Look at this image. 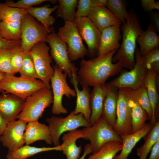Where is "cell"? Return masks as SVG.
Returning <instances> with one entry per match:
<instances>
[{
  "label": "cell",
  "mask_w": 159,
  "mask_h": 159,
  "mask_svg": "<svg viewBox=\"0 0 159 159\" xmlns=\"http://www.w3.org/2000/svg\"><path fill=\"white\" fill-rule=\"evenodd\" d=\"M117 50L88 60L82 58L77 72L79 83L82 86L93 87L104 84L110 77L118 74L123 67L120 62L114 63L112 62Z\"/></svg>",
  "instance_id": "6da1fadb"
},
{
  "label": "cell",
  "mask_w": 159,
  "mask_h": 159,
  "mask_svg": "<svg viewBox=\"0 0 159 159\" xmlns=\"http://www.w3.org/2000/svg\"><path fill=\"white\" fill-rule=\"evenodd\" d=\"M129 17L121 28L122 40L117 52L112 58L113 63L119 62L123 67L130 70L135 64V53L138 37L143 31L134 12L129 11Z\"/></svg>",
  "instance_id": "7a4b0ae2"
},
{
  "label": "cell",
  "mask_w": 159,
  "mask_h": 159,
  "mask_svg": "<svg viewBox=\"0 0 159 159\" xmlns=\"http://www.w3.org/2000/svg\"><path fill=\"white\" fill-rule=\"evenodd\" d=\"M46 87V85L39 79L9 74H6L0 82V90L3 93L13 94L24 100Z\"/></svg>",
  "instance_id": "3957f363"
},
{
  "label": "cell",
  "mask_w": 159,
  "mask_h": 159,
  "mask_svg": "<svg viewBox=\"0 0 159 159\" xmlns=\"http://www.w3.org/2000/svg\"><path fill=\"white\" fill-rule=\"evenodd\" d=\"M51 89L43 88L27 98L23 109L16 119L22 120L27 123L38 121L45 109L53 103V97Z\"/></svg>",
  "instance_id": "277c9868"
},
{
  "label": "cell",
  "mask_w": 159,
  "mask_h": 159,
  "mask_svg": "<svg viewBox=\"0 0 159 159\" xmlns=\"http://www.w3.org/2000/svg\"><path fill=\"white\" fill-rule=\"evenodd\" d=\"M21 46L24 52H29L39 42H46L48 35L54 31L53 27L46 28L28 13L21 20Z\"/></svg>",
  "instance_id": "5b68a950"
},
{
  "label": "cell",
  "mask_w": 159,
  "mask_h": 159,
  "mask_svg": "<svg viewBox=\"0 0 159 159\" xmlns=\"http://www.w3.org/2000/svg\"><path fill=\"white\" fill-rule=\"evenodd\" d=\"M84 139L89 140L92 153L106 143L116 141L122 143L120 136L106 121L102 115L91 126L82 129Z\"/></svg>",
  "instance_id": "8992f818"
},
{
  "label": "cell",
  "mask_w": 159,
  "mask_h": 159,
  "mask_svg": "<svg viewBox=\"0 0 159 159\" xmlns=\"http://www.w3.org/2000/svg\"><path fill=\"white\" fill-rule=\"evenodd\" d=\"M46 121L48 124L52 143L55 146L60 145V138L64 132L75 130L80 127L90 126L82 114H76L74 111L66 117L53 116L47 118Z\"/></svg>",
  "instance_id": "52a82bcc"
},
{
  "label": "cell",
  "mask_w": 159,
  "mask_h": 159,
  "mask_svg": "<svg viewBox=\"0 0 159 159\" xmlns=\"http://www.w3.org/2000/svg\"><path fill=\"white\" fill-rule=\"evenodd\" d=\"M135 54L134 67L130 71L122 70L118 77L107 83L108 85L118 89L125 88L133 90L144 85L147 70L143 65L139 49L136 48Z\"/></svg>",
  "instance_id": "ba28073f"
},
{
  "label": "cell",
  "mask_w": 159,
  "mask_h": 159,
  "mask_svg": "<svg viewBox=\"0 0 159 159\" xmlns=\"http://www.w3.org/2000/svg\"><path fill=\"white\" fill-rule=\"evenodd\" d=\"M54 73L50 81L53 97L52 113L53 114H66L68 111L62 104V98L64 95L68 98L76 96L74 90L72 89L68 85L66 78L67 74L56 64L53 65Z\"/></svg>",
  "instance_id": "9c48e42d"
},
{
  "label": "cell",
  "mask_w": 159,
  "mask_h": 159,
  "mask_svg": "<svg viewBox=\"0 0 159 159\" xmlns=\"http://www.w3.org/2000/svg\"><path fill=\"white\" fill-rule=\"evenodd\" d=\"M57 35L67 46L69 58L74 61L83 58L87 54V49L84 45L73 21H65L64 25L59 28Z\"/></svg>",
  "instance_id": "30bf717a"
},
{
  "label": "cell",
  "mask_w": 159,
  "mask_h": 159,
  "mask_svg": "<svg viewBox=\"0 0 159 159\" xmlns=\"http://www.w3.org/2000/svg\"><path fill=\"white\" fill-rule=\"evenodd\" d=\"M44 42H39L30 51L38 79L44 82L47 87L51 88L50 82L54 73L52 66V59L49 53L50 47Z\"/></svg>",
  "instance_id": "8fae6325"
},
{
  "label": "cell",
  "mask_w": 159,
  "mask_h": 159,
  "mask_svg": "<svg viewBox=\"0 0 159 159\" xmlns=\"http://www.w3.org/2000/svg\"><path fill=\"white\" fill-rule=\"evenodd\" d=\"M131 90L118 89L116 120L113 128L120 136L132 133L131 109L129 104Z\"/></svg>",
  "instance_id": "7c38bea8"
},
{
  "label": "cell",
  "mask_w": 159,
  "mask_h": 159,
  "mask_svg": "<svg viewBox=\"0 0 159 159\" xmlns=\"http://www.w3.org/2000/svg\"><path fill=\"white\" fill-rule=\"evenodd\" d=\"M46 42L50 46V56L56 65L71 78L72 71L75 66L69 58L67 44L60 39L54 31L48 35Z\"/></svg>",
  "instance_id": "4fadbf2b"
},
{
  "label": "cell",
  "mask_w": 159,
  "mask_h": 159,
  "mask_svg": "<svg viewBox=\"0 0 159 159\" xmlns=\"http://www.w3.org/2000/svg\"><path fill=\"white\" fill-rule=\"evenodd\" d=\"M74 22L87 45V54L91 57L97 56L101 32L87 17L75 18Z\"/></svg>",
  "instance_id": "5bb4252c"
},
{
  "label": "cell",
  "mask_w": 159,
  "mask_h": 159,
  "mask_svg": "<svg viewBox=\"0 0 159 159\" xmlns=\"http://www.w3.org/2000/svg\"><path fill=\"white\" fill-rule=\"evenodd\" d=\"M27 123L18 119L8 123L3 133L0 136V141L8 152L14 151L25 144L24 138Z\"/></svg>",
  "instance_id": "9a60e30c"
},
{
  "label": "cell",
  "mask_w": 159,
  "mask_h": 159,
  "mask_svg": "<svg viewBox=\"0 0 159 159\" xmlns=\"http://www.w3.org/2000/svg\"><path fill=\"white\" fill-rule=\"evenodd\" d=\"M78 69L75 67L72 71V76L70 80L73 85L77 97L76 106L74 112L75 114H83L85 119L89 123L91 114L90 105V90L89 87L82 86L80 90L78 87L79 82L77 78Z\"/></svg>",
  "instance_id": "2e32d148"
},
{
  "label": "cell",
  "mask_w": 159,
  "mask_h": 159,
  "mask_svg": "<svg viewBox=\"0 0 159 159\" xmlns=\"http://www.w3.org/2000/svg\"><path fill=\"white\" fill-rule=\"evenodd\" d=\"M25 100L11 94L0 95V115L7 124L16 120L23 109Z\"/></svg>",
  "instance_id": "e0dca14e"
},
{
  "label": "cell",
  "mask_w": 159,
  "mask_h": 159,
  "mask_svg": "<svg viewBox=\"0 0 159 159\" xmlns=\"http://www.w3.org/2000/svg\"><path fill=\"white\" fill-rule=\"evenodd\" d=\"M120 25L108 27L102 32L97 56L118 49L120 47L119 42L121 39Z\"/></svg>",
  "instance_id": "ac0fdd59"
},
{
  "label": "cell",
  "mask_w": 159,
  "mask_h": 159,
  "mask_svg": "<svg viewBox=\"0 0 159 159\" xmlns=\"http://www.w3.org/2000/svg\"><path fill=\"white\" fill-rule=\"evenodd\" d=\"M87 17L101 32L106 28L120 25L122 23L105 6L92 8Z\"/></svg>",
  "instance_id": "d6986e66"
},
{
  "label": "cell",
  "mask_w": 159,
  "mask_h": 159,
  "mask_svg": "<svg viewBox=\"0 0 159 159\" xmlns=\"http://www.w3.org/2000/svg\"><path fill=\"white\" fill-rule=\"evenodd\" d=\"M109 88V86L106 83L93 86L91 92L90 99L91 110L90 122V126L95 122L102 115L104 101Z\"/></svg>",
  "instance_id": "ffe728a7"
},
{
  "label": "cell",
  "mask_w": 159,
  "mask_h": 159,
  "mask_svg": "<svg viewBox=\"0 0 159 159\" xmlns=\"http://www.w3.org/2000/svg\"><path fill=\"white\" fill-rule=\"evenodd\" d=\"M158 78V74L150 69L147 70L144 82L152 110V116L150 122L153 125L157 121V112L159 101L157 86Z\"/></svg>",
  "instance_id": "44dd1931"
},
{
  "label": "cell",
  "mask_w": 159,
  "mask_h": 159,
  "mask_svg": "<svg viewBox=\"0 0 159 159\" xmlns=\"http://www.w3.org/2000/svg\"><path fill=\"white\" fill-rule=\"evenodd\" d=\"M24 138L26 145L39 140L45 141L47 144H52L48 126L38 121L27 123Z\"/></svg>",
  "instance_id": "7402d4cb"
},
{
  "label": "cell",
  "mask_w": 159,
  "mask_h": 159,
  "mask_svg": "<svg viewBox=\"0 0 159 159\" xmlns=\"http://www.w3.org/2000/svg\"><path fill=\"white\" fill-rule=\"evenodd\" d=\"M153 125L145 123L140 130L131 134L121 136L122 148L120 153L116 155L113 159H127L136 144L150 132Z\"/></svg>",
  "instance_id": "603a6c76"
},
{
  "label": "cell",
  "mask_w": 159,
  "mask_h": 159,
  "mask_svg": "<svg viewBox=\"0 0 159 159\" xmlns=\"http://www.w3.org/2000/svg\"><path fill=\"white\" fill-rule=\"evenodd\" d=\"M82 130L76 129L63 135L62 138V151L66 156L67 159H78L82 152L81 145L77 146V140L83 138Z\"/></svg>",
  "instance_id": "cb8c5ba5"
},
{
  "label": "cell",
  "mask_w": 159,
  "mask_h": 159,
  "mask_svg": "<svg viewBox=\"0 0 159 159\" xmlns=\"http://www.w3.org/2000/svg\"><path fill=\"white\" fill-rule=\"evenodd\" d=\"M109 86L104 101L102 115L107 122L113 128L116 120L118 90L117 88Z\"/></svg>",
  "instance_id": "d4e9b609"
},
{
  "label": "cell",
  "mask_w": 159,
  "mask_h": 159,
  "mask_svg": "<svg viewBox=\"0 0 159 159\" xmlns=\"http://www.w3.org/2000/svg\"><path fill=\"white\" fill-rule=\"evenodd\" d=\"M136 42L140 46V52L142 56L159 47V36L151 23L138 37Z\"/></svg>",
  "instance_id": "484cf974"
},
{
  "label": "cell",
  "mask_w": 159,
  "mask_h": 159,
  "mask_svg": "<svg viewBox=\"0 0 159 159\" xmlns=\"http://www.w3.org/2000/svg\"><path fill=\"white\" fill-rule=\"evenodd\" d=\"M58 5L50 7L49 4L40 7H29L25 10L27 13L36 18L46 28H49L55 22V19L51 13L56 10Z\"/></svg>",
  "instance_id": "4316f807"
},
{
  "label": "cell",
  "mask_w": 159,
  "mask_h": 159,
  "mask_svg": "<svg viewBox=\"0 0 159 159\" xmlns=\"http://www.w3.org/2000/svg\"><path fill=\"white\" fill-rule=\"evenodd\" d=\"M62 145L53 147H37L26 144L14 151L8 152L6 159H27L42 152L52 150L62 151Z\"/></svg>",
  "instance_id": "83f0119b"
},
{
  "label": "cell",
  "mask_w": 159,
  "mask_h": 159,
  "mask_svg": "<svg viewBox=\"0 0 159 159\" xmlns=\"http://www.w3.org/2000/svg\"><path fill=\"white\" fill-rule=\"evenodd\" d=\"M129 104L131 109V126L132 133L143 128L146 120H148V117L146 111L136 101L132 99L131 96Z\"/></svg>",
  "instance_id": "f1b7e54d"
},
{
  "label": "cell",
  "mask_w": 159,
  "mask_h": 159,
  "mask_svg": "<svg viewBox=\"0 0 159 159\" xmlns=\"http://www.w3.org/2000/svg\"><path fill=\"white\" fill-rule=\"evenodd\" d=\"M144 138V143L137 149V154L139 159H146L153 146L159 140V120L153 125L150 132Z\"/></svg>",
  "instance_id": "f546056e"
},
{
  "label": "cell",
  "mask_w": 159,
  "mask_h": 159,
  "mask_svg": "<svg viewBox=\"0 0 159 159\" xmlns=\"http://www.w3.org/2000/svg\"><path fill=\"white\" fill-rule=\"evenodd\" d=\"M122 148L121 143L110 141L103 145L98 151L92 153L86 159H113Z\"/></svg>",
  "instance_id": "4dcf8cb0"
},
{
  "label": "cell",
  "mask_w": 159,
  "mask_h": 159,
  "mask_svg": "<svg viewBox=\"0 0 159 159\" xmlns=\"http://www.w3.org/2000/svg\"><path fill=\"white\" fill-rule=\"evenodd\" d=\"M59 4L56 11L57 17L62 18L65 21H73L75 18V9L77 0H58Z\"/></svg>",
  "instance_id": "1f68e13d"
},
{
  "label": "cell",
  "mask_w": 159,
  "mask_h": 159,
  "mask_svg": "<svg viewBox=\"0 0 159 159\" xmlns=\"http://www.w3.org/2000/svg\"><path fill=\"white\" fill-rule=\"evenodd\" d=\"M21 21H1L0 31L4 38L8 40H21Z\"/></svg>",
  "instance_id": "d6a6232c"
},
{
  "label": "cell",
  "mask_w": 159,
  "mask_h": 159,
  "mask_svg": "<svg viewBox=\"0 0 159 159\" xmlns=\"http://www.w3.org/2000/svg\"><path fill=\"white\" fill-rule=\"evenodd\" d=\"M25 9L10 6L0 2V19L1 21L10 22L21 21L26 14Z\"/></svg>",
  "instance_id": "836d02e7"
},
{
  "label": "cell",
  "mask_w": 159,
  "mask_h": 159,
  "mask_svg": "<svg viewBox=\"0 0 159 159\" xmlns=\"http://www.w3.org/2000/svg\"><path fill=\"white\" fill-rule=\"evenodd\" d=\"M131 98L136 101L147 112L150 121L152 112L147 90L144 85L136 89H131Z\"/></svg>",
  "instance_id": "e575fe53"
},
{
  "label": "cell",
  "mask_w": 159,
  "mask_h": 159,
  "mask_svg": "<svg viewBox=\"0 0 159 159\" xmlns=\"http://www.w3.org/2000/svg\"><path fill=\"white\" fill-rule=\"evenodd\" d=\"M106 7L123 24L125 23L129 14L123 1L108 0Z\"/></svg>",
  "instance_id": "d590c367"
},
{
  "label": "cell",
  "mask_w": 159,
  "mask_h": 159,
  "mask_svg": "<svg viewBox=\"0 0 159 159\" xmlns=\"http://www.w3.org/2000/svg\"><path fill=\"white\" fill-rule=\"evenodd\" d=\"M19 73L20 76L38 79L33 61L29 52H24L22 64Z\"/></svg>",
  "instance_id": "8d00e7d4"
},
{
  "label": "cell",
  "mask_w": 159,
  "mask_h": 159,
  "mask_svg": "<svg viewBox=\"0 0 159 159\" xmlns=\"http://www.w3.org/2000/svg\"><path fill=\"white\" fill-rule=\"evenodd\" d=\"M143 65L147 70L152 69L159 72V47L142 56Z\"/></svg>",
  "instance_id": "74e56055"
},
{
  "label": "cell",
  "mask_w": 159,
  "mask_h": 159,
  "mask_svg": "<svg viewBox=\"0 0 159 159\" xmlns=\"http://www.w3.org/2000/svg\"><path fill=\"white\" fill-rule=\"evenodd\" d=\"M23 54L24 52L21 49V44L10 50V61L14 75L19 72L21 68Z\"/></svg>",
  "instance_id": "f35d334b"
},
{
  "label": "cell",
  "mask_w": 159,
  "mask_h": 159,
  "mask_svg": "<svg viewBox=\"0 0 159 159\" xmlns=\"http://www.w3.org/2000/svg\"><path fill=\"white\" fill-rule=\"evenodd\" d=\"M10 50L8 49H0V72L13 74L10 61Z\"/></svg>",
  "instance_id": "ab89813d"
},
{
  "label": "cell",
  "mask_w": 159,
  "mask_h": 159,
  "mask_svg": "<svg viewBox=\"0 0 159 159\" xmlns=\"http://www.w3.org/2000/svg\"><path fill=\"white\" fill-rule=\"evenodd\" d=\"M77 5L75 18L87 17L91 9L95 7L93 0H79Z\"/></svg>",
  "instance_id": "60d3db41"
},
{
  "label": "cell",
  "mask_w": 159,
  "mask_h": 159,
  "mask_svg": "<svg viewBox=\"0 0 159 159\" xmlns=\"http://www.w3.org/2000/svg\"><path fill=\"white\" fill-rule=\"evenodd\" d=\"M52 0H21L15 2L11 0H7L5 3L7 5L13 7L25 9L33 5H38L46 1L51 2Z\"/></svg>",
  "instance_id": "b9f144b4"
},
{
  "label": "cell",
  "mask_w": 159,
  "mask_h": 159,
  "mask_svg": "<svg viewBox=\"0 0 159 159\" xmlns=\"http://www.w3.org/2000/svg\"><path fill=\"white\" fill-rule=\"evenodd\" d=\"M21 44V40H8L5 39L2 36L0 31V49H11Z\"/></svg>",
  "instance_id": "7bdbcfd3"
},
{
  "label": "cell",
  "mask_w": 159,
  "mask_h": 159,
  "mask_svg": "<svg viewBox=\"0 0 159 159\" xmlns=\"http://www.w3.org/2000/svg\"><path fill=\"white\" fill-rule=\"evenodd\" d=\"M141 5L143 9L146 11L159 9V2L154 0H142Z\"/></svg>",
  "instance_id": "ee69618b"
},
{
  "label": "cell",
  "mask_w": 159,
  "mask_h": 159,
  "mask_svg": "<svg viewBox=\"0 0 159 159\" xmlns=\"http://www.w3.org/2000/svg\"><path fill=\"white\" fill-rule=\"evenodd\" d=\"M151 23L157 32H159V13L157 12H152L150 14Z\"/></svg>",
  "instance_id": "f6af8a7d"
},
{
  "label": "cell",
  "mask_w": 159,
  "mask_h": 159,
  "mask_svg": "<svg viewBox=\"0 0 159 159\" xmlns=\"http://www.w3.org/2000/svg\"><path fill=\"white\" fill-rule=\"evenodd\" d=\"M148 159H159V140L152 147Z\"/></svg>",
  "instance_id": "bcb514c9"
},
{
  "label": "cell",
  "mask_w": 159,
  "mask_h": 159,
  "mask_svg": "<svg viewBox=\"0 0 159 159\" xmlns=\"http://www.w3.org/2000/svg\"><path fill=\"white\" fill-rule=\"evenodd\" d=\"M92 153V150L90 143L86 145L84 147L83 153L82 156L78 159H85L86 156Z\"/></svg>",
  "instance_id": "7dc6e473"
},
{
  "label": "cell",
  "mask_w": 159,
  "mask_h": 159,
  "mask_svg": "<svg viewBox=\"0 0 159 159\" xmlns=\"http://www.w3.org/2000/svg\"><path fill=\"white\" fill-rule=\"evenodd\" d=\"M95 7L105 6L107 4V0H93Z\"/></svg>",
  "instance_id": "c3c4849f"
},
{
  "label": "cell",
  "mask_w": 159,
  "mask_h": 159,
  "mask_svg": "<svg viewBox=\"0 0 159 159\" xmlns=\"http://www.w3.org/2000/svg\"><path fill=\"white\" fill-rule=\"evenodd\" d=\"M7 123L4 120L0 115V135L3 133L5 129Z\"/></svg>",
  "instance_id": "681fc988"
},
{
  "label": "cell",
  "mask_w": 159,
  "mask_h": 159,
  "mask_svg": "<svg viewBox=\"0 0 159 159\" xmlns=\"http://www.w3.org/2000/svg\"><path fill=\"white\" fill-rule=\"evenodd\" d=\"M6 74L0 72V82L4 77Z\"/></svg>",
  "instance_id": "f907efd6"
},
{
  "label": "cell",
  "mask_w": 159,
  "mask_h": 159,
  "mask_svg": "<svg viewBox=\"0 0 159 159\" xmlns=\"http://www.w3.org/2000/svg\"><path fill=\"white\" fill-rule=\"evenodd\" d=\"M0 92H3L1 90H0Z\"/></svg>",
  "instance_id": "816d5d0a"
},
{
  "label": "cell",
  "mask_w": 159,
  "mask_h": 159,
  "mask_svg": "<svg viewBox=\"0 0 159 159\" xmlns=\"http://www.w3.org/2000/svg\"><path fill=\"white\" fill-rule=\"evenodd\" d=\"M1 19H0V23H1Z\"/></svg>",
  "instance_id": "f5cc1de1"
},
{
  "label": "cell",
  "mask_w": 159,
  "mask_h": 159,
  "mask_svg": "<svg viewBox=\"0 0 159 159\" xmlns=\"http://www.w3.org/2000/svg\"><path fill=\"white\" fill-rule=\"evenodd\" d=\"M0 159H2L1 158H0Z\"/></svg>",
  "instance_id": "db71d44e"
},
{
  "label": "cell",
  "mask_w": 159,
  "mask_h": 159,
  "mask_svg": "<svg viewBox=\"0 0 159 159\" xmlns=\"http://www.w3.org/2000/svg\"></svg>",
  "instance_id": "11a10c76"
},
{
  "label": "cell",
  "mask_w": 159,
  "mask_h": 159,
  "mask_svg": "<svg viewBox=\"0 0 159 159\" xmlns=\"http://www.w3.org/2000/svg\"></svg>",
  "instance_id": "9f6ffc18"
}]
</instances>
